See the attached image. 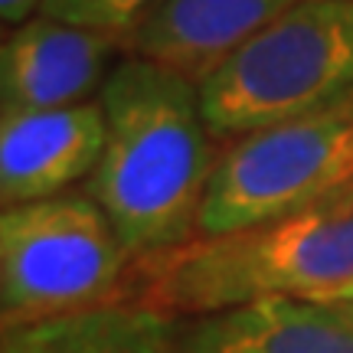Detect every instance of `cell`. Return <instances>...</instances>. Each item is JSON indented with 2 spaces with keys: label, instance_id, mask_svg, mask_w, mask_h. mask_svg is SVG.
I'll use <instances>...</instances> for the list:
<instances>
[{
  "label": "cell",
  "instance_id": "cell-11",
  "mask_svg": "<svg viewBox=\"0 0 353 353\" xmlns=\"http://www.w3.org/2000/svg\"><path fill=\"white\" fill-rule=\"evenodd\" d=\"M164 0H43L39 17L128 43Z\"/></svg>",
  "mask_w": 353,
  "mask_h": 353
},
{
  "label": "cell",
  "instance_id": "cell-9",
  "mask_svg": "<svg viewBox=\"0 0 353 353\" xmlns=\"http://www.w3.org/2000/svg\"><path fill=\"white\" fill-rule=\"evenodd\" d=\"M176 353H353V307L268 298L176 327Z\"/></svg>",
  "mask_w": 353,
  "mask_h": 353
},
{
  "label": "cell",
  "instance_id": "cell-8",
  "mask_svg": "<svg viewBox=\"0 0 353 353\" xmlns=\"http://www.w3.org/2000/svg\"><path fill=\"white\" fill-rule=\"evenodd\" d=\"M294 3L301 0H164L128 46L200 85Z\"/></svg>",
  "mask_w": 353,
  "mask_h": 353
},
{
  "label": "cell",
  "instance_id": "cell-5",
  "mask_svg": "<svg viewBox=\"0 0 353 353\" xmlns=\"http://www.w3.org/2000/svg\"><path fill=\"white\" fill-rule=\"evenodd\" d=\"M353 187V92L219 154L200 210V236H219L307 210Z\"/></svg>",
  "mask_w": 353,
  "mask_h": 353
},
{
  "label": "cell",
  "instance_id": "cell-13",
  "mask_svg": "<svg viewBox=\"0 0 353 353\" xmlns=\"http://www.w3.org/2000/svg\"><path fill=\"white\" fill-rule=\"evenodd\" d=\"M0 353H39V347L33 343V337H30L23 327H17V330L7 334V341H3Z\"/></svg>",
  "mask_w": 353,
  "mask_h": 353
},
{
  "label": "cell",
  "instance_id": "cell-10",
  "mask_svg": "<svg viewBox=\"0 0 353 353\" xmlns=\"http://www.w3.org/2000/svg\"><path fill=\"white\" fill-rule=\"evenodd\" d=\"M23 330L39 353H176L174 317L128 301Z\"/></svg>",
  "mask_w": 353,
  "mask_h": 353
},
{
  "label": "cell",
  "instance_id": "cell-1",
  "mask_svg": "<svg viewBox=\"0 0 353 353\" xmlns=\"http://www.w3.org/2000/svg\"><path fill=\"white\" fill-rule=\"evenodd\" d=\"M105 141L85 193L112 219L128 255L151 259L200 236V210L219 164L200 85L131 56L99 92Z\"/></svg>",
  "mask_w": 353,
  "mask_h": 353
},
{
  "label": "cell",
  "instance_id": "cell-2",
  "mask_svg": "<svg viewBox=\"0 0 353 353\" xmlns=\"http://www.w3.org/2000/svg\"><path fill=\"white\" fill-rule=\"evenodd\" d=\"M350 285L353 187L298 213L138 259L125 301L167 317H206L268 298L307 301Z\"/></svg>",
  "mask_w": 353,
  "mask_h": 353
},
{
  "label": "cell",
  "instance_id": "cell-3",
  "mask_svg": "<svg viewBox=\"0 0 353 353\" xmlns=\"http://www.w3.org/2000/svg\"><path fill=\"white\" fill-rule=\"evenodd\" d=\"M353 92V0H301L200 82L216 141H239Z\"/></svg>",
  "mask_w": 353,
  "mask_h": 353
},
{
  "label": "cell",
  "instance_id": "cell-4",
  "mask_svg": "<svg viewBox=\"0 0 353 353\" xmlns=\"http://www.w3.org/2000/svg\"><path fill=\"white\" fill-rule=\"evenodd\" d=\"M134 259L88 193L0 213V324L7 330L125 301Z\"/></svg>",
  "mask_w": 353,
  "mask_h": 353
},
{
  "label": "cell",
  "instance_id": "cell-6",
  "mask_svg": "<svg viewBox=\"0 0 353 353\" xmlns=\"http://www.w3.org/2000/svg\"><path fill=\"white\" fill-rule=\"evenodd\" d=\"M112 37L33 17L0 39V114L56 112L92 101L112 76Z\"/></svg>",
  "mask_w": 353,
  "mask_h": 353
},
{
  "label": "cell",
  "instance_id": "cell-7",
  "mask_svg": "<svg viewBox=\"0 0 353 353\" xmlns=\"http://www.w3.org/2000/svg\"><path fill=\"white\" fill-rule=\"evenodd\" d=\"M101 105L0 114V213L56 200L88 180L101 157Z\"/></svg>",
  "mask_w": 353,
  "mask_h": 353
},
{
  "label": "cell",
  "instance_id": "cell-14",
  "mask_svg": "<svg viewBox=\"0 0 353 353\" xmlns=\"http://www.w3.org/2000/svg\"><path fill=\"white\" fill-rule=\"evenodd\" d=\"M307 301H321V304H343V307H353V285H350V288L324 291V294H317V298H307Z\"/></svg>",
  "mask_w": 353,
  "mask_h": 353
},
{
  "label": "cell",
  "instance_id": "cell-12",
  "mask_svg": "<svg viewBox=\"0 0 353 353\" xmlns=\"http://www.w3.org/2000/svg\"><path fill=\"white\" fill-rule=\"evenodd\" d=\"M43 0H0V26H23L39 17Z\"/></svg>",
  "mask_w": 353,
  "mask_h": 353
},
{
  "label": "cell",
  "instance_id": "cell-15",
  "mask_svg": "<svg viewBox=\"0 0 353 353\" xmlns=\"http://www.w3.org/2000/svg\"><path fill=\"white\" fill-rule=\"evenodd\" d=\"M0 39H3V37H0Z\"/></svg>",
  "mask_w": 353,
  "mask_h": 353
}]
</instances>
